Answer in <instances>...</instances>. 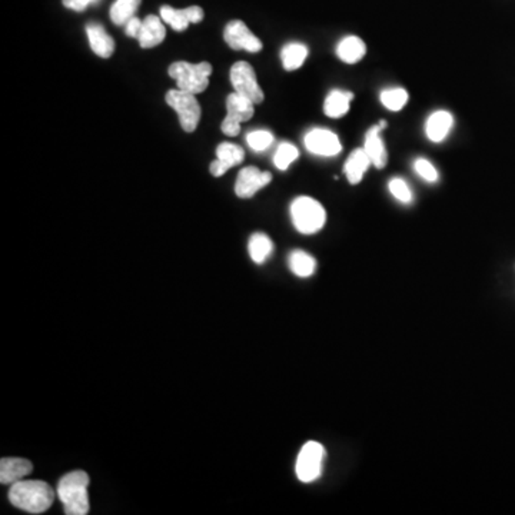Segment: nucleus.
Masks as SVG:
<instances>
[{
	"mask_svg": "<svg viewBox=\"0 0 515 515\" xmlns=\"http://www.w3.org/2000/svg\"><path fill=\"white\" fill-rule=\"evenodd\" d=\"M89 476L85 471L68 472L58 484V497L66 515H86L89 512Z\"/></svg>",
	"mask_w": 515,
	"mask_h": 515,
	"instance_id": "2",
	"label": "nucleus"
},
{
	"mask_svg": "<svg viewBox=\"0 0 515 515\" xmlns=\"http://www.w3.org/2000/svg\"><path fill=\"white\" fill-rule=\"evenodd\" d=\"M288 266H290L292 274L299 276V278H309V276H313L316 271L315 258H314L313 255H309L308 252H305V250H294V252L290 255Z\"/></svg>",
	"mask_w": 515,
	"mask_h": 515,
	"instance_id": "22",
	"label": "nucleus"
},
{
	"mask_svg": "<svg viewBox=\"0 0 515 515\" xmlns=\"http://www.w3.org/2000/svg\"><path fill=\"white\" fill-rule=\"evenodd\" d=\"M248 250H249L250 259L255 264H264L273 254L274 242L266 233H257L250 236Z\"/></svg>",
	"mask_w": 515,
	"mask_h": 515,
	"instance_id": "23",
	"label": "nucleus"
},
{
	"mask_svg": "<svg viewBox=\"0 0 515 515\" xmlns=\"http://www.w3.org/2000/svg\"><path fill=\"white\" fill-rule=\"evenodd\" d=\"M305 148L318 157H335L341 152V141L328 129H313L304 139Z\"/></svg>",
	"mask_w": 515,
	"mask_h": 515,
	"instance_id": "10",
	"label": "nucleus"
},
{
	"mask_svg": "<svg viewBox=\"0 0 515 515\" xmlns=\"http://www.w3.org/2000/svg\"><path fill=\"white\" fill-rule=\"evenodd\" d=\"M352 99H354L352 92L339 91V89L330 92L323 103V112L330 118L344 117L348 113Z\"/></svg>",
	"mask_w": 515,
	"mask_h": 515,
	"instance_id": "21",
	"label": "nucleus"
},
{
	"mask_svg": "<svg viewBox=\"0 0 515 515\" xmlns=\"http://www.w3.org/2000/svg\"><path fill=\"white\" fill-rule=\"evenodd\" d=\"M165 101L175 112L178 113L182 129L188 134L195 131L202 115L200 102L195 94L181 91V89H174V91L168 92Z\"/></svg>",
	"mask_w": 515,
	"mask_h": 515,
	"instance_id": "5",
	"label": "nucleus"
},
{
	"mask_svg": "<svg viewBox=\"0 0 515 515\" xmlns=\"http://www.w3.org/2000/svg\"><path fill=\"white\" fill-rule=\"evenodd\" d=\"M271 181H273L271 172H262L255 167L243 168L236 178L235 193L242 200H248L258 191L266 188Z\"/></svg>",
	"mask_w": 515,
	"mask_h": 515,
	"instance_id": "11",
	"label": "nucleus"
},
{
	"mask_svg": "<svg viewBox=\"0 0 515 515\" xmlns=\"http://www.w3.org/2000/svg\"><path fill=\"white\" fill-rule=\"evenodd\" d=\"M453 125L454 118L450 112L437 110L427 119L425 134L429 136V141L438 143L446 138V135L450 134Z\"/></svg>",
	"mask_w": 515,
	"mask_h": 515,
	"instance_id": "18",
	"label": "nucleus"
},
{
	"mask_svg": "<svg viewBox=\"0 0 515 515\" xmlns=\"http://www.w3.org/2000/svg\"><path fill=\"white\" fill-rule=\"evenodd\" d=\"M87 39L91 44L92 51L101 58L108 59L115 52V40L110 33L106 32L103 26L99 23H89L86 26Z\"/></svg>",
	"mask_w": 515,
	"mask_h": 515,
	"instance_id": "16",
	"label": "nucleus"
},
{
	"mask_svg": "<svg viewBox=\"0 0 515 515\" xmlns=\"http://www.w3.org/2000/svg\"><path fill=\"white\" fill-rule=\"evenodd\" d=\"M290 218L298 233L313 235L320 233L327 222V212L318 200L309 196H298L290 203Z\"/></svg>",
	"mask_w": 515,
	"mask_h": 515,
	"instance_id": "3",
	"label": "nucleus"
},
{
	"mask_svg": "<svg viewBox=\"0 0 515 515\" xmlns=\"http://www.w3.org/2000/svg\"><path fill=\"white\" fill-rule=\"evenodd\" d=\"M169 77L176 80L178 89L191 92V94H202L209 85V77L212 75V65L208 62L192 63L179 62L172 63L169 66Z\"/></svg>",
	"mask_w": 515,
	"mask_h": 515,
	"instance_id": "4",
	"label": "nucleus"
},
{
	"mask_svg": "<svg viewBox=\"0 0 515 515\" xmlns=\"http://www.w3.org/2000/svg\"><path fill=\"white\" fill-rule=\"evenodd\" d=\"M33 465L25 458H2L0 461V483L12 486L25 479L32 472Z\"/></svg>",
	"mask_w": 515,
	"mask_h": 515,
	"instance_id": "15",
	"label": "nucleus"
},
{
	"mask_svg": "<svg viewBox=\"0 0 515 515\" xmlns=\"http://www.w3.org/2000/svg\"><path fill=\"white\" fill-rule=\"evenodd\" d=\"M255 103L238 92L226 98V118L222 122L221 129L226 136H236L241 132V124L248 122L254 117Z\"/></svg>",
	"mask_w": 515,
	"mask_h": 515,
	"instance_id": "7",
	"label": "nucleus"
},
{
	"mask_svg": "<svg viewBox=\"0 0 515 515\" xmlns=\"http://www.w3.org/2000/svg\"><path fill=\"white\" fill-rule=\"evenodd\" d=\"M142 23H143V20L136 18V16L132 18L131 20L125 25V32H127V37L138 39L139 33H141L142 29Z\"/></svg>",
	"mask_w": 515,
	"mask_h": 515,
	"instance_id": "32",
	"label": "nucleus"
},
{
	"mask_svg": "<svg viewBox=\"0 0 515 515\" xmlns=\"http://www.w3.org/2000/svg\"><path fill=\"white\" fill-rule=\"evenodd\" d=\"M99 0H62L63 6L75 12H84Z\"/></svg>",
	"mask_w": 515,
	"mask_h": 515,
	"instance_id": "31",
	"label": "nucleus"
},
{
	"mask_svg": "<svg viewBox=\"0 0 515 515\" xmlns=\"http://www.w3.org/2000/svg\"><path fill=\"white\" fill-rule=\"evenodd\" d=\"M367 53V45L358 37H347L338 44L337 55L342 62L356 63Z\"/></svg>",
	"mask_w": 515,
	"mask_h": 515,
	"instance_id": "20",
	"label": "nucleus"
},
{
	"mask_svg": "<svg viewBox=\"0 0 515 515\" xmlns=\"http://www.w3.org/2000/svg\"><path fill=\"white\" fill-rule=\"evenodd\" d=\"M165 37H167V29L162 20L155 15L146 16L138 37L141 47L151 49V47L158 46L164 42Z\"/></svg>",
	"mask_w": 515,
	"mask_h": 515,
	"instance_id": "17",
	"label": "nucleus"
},
{
	"mask_svg": "<svg viewBox=\"0 0 515 515\" xmlns=\"http://www.w3.org/2000/svg\"><path fill=\"white\" fill-rule=\"evenodd\" d=\"M308 56V47L302 44H288L281 52L283 68L287 70H297L304 65Z\"/></svg>",
	"mask_w": 515,
	"mask_h": 515,
	"instance_id": "24",
	"label": "nucleus"
},
{
	"mask_svg": "<svg viewBox=\"0 0 515 515\" xmlns=\"http://www.w3.org/2000/svg\"><path fill=\"white\" fill-rule=\"evenodd\" d=\"M160 19L176 32L188 29L189 23H200L203 19V9L191 6L186 9H174L171 6L160 8Z\"/></svg>",
	"mask_w": 515,
	"mask_h": 515,
	"instance_id": "12",
	"label": "nucleus"
},
{
	"mask_svg": "<svg viewBox=\"0 0 515 515\" xmlns=\"http://www.w3.org/2000/svg\"><path fill=\"white\" fill-rule=\"evenodd\" d=\"M408 99H410V94L403 87H394V89L381 92L382 105L391 112H398V110H403Z\"/></svg>",
	"mask_w": 515,
	"mask_h": 515,
	"instance_id": "26",
	"label": "nucleus"
},
{
	"mask_svg": "<svg viewBox=\"0 0 515 515\" xmlns=\"http://www.w3.org/2000/svg\"><path fill=\"white\" fill-rule=\"evenodd\" d=\"M248 145L250 149H254L257 152L266 151L269 146L273 145L274 135L268 131H254L248 134Z\"/></svg>",
	"mask_w": 515,
	"mask_h": 515,
	"instance_id": "28",
	"label": "nucleus"
},
{
	"mask_svg": "<svg viewBox=\"0 0 515 515\" xmlns=\"http://www.w3.org/2000/svg\"><path fill=\"white\" fill-rule=\"evenodd\" d=\"M231 84L238 94L245 98L250 99L255 105H259L264 102V92L258 84L257 75L252 66L248 62H236L231 68Z\"/></svg>",
	"mask_w": 515,
	"mask_h": 515,
	"instance_id": "8",
	"label": "nucleus"
},
{
	"mask_svg": "<svg viewBox=\"0 0 515 515\" xmlns=\"http://www.w3.org/2000/svg\"><path fill=\"white\" fill-rule=\"evenodd\" d=\"M299 157V151L297 146L288 142H283L276 149L275 157H274V164L280 169V171H287L290 165Z\"/></svg>",
	"mask_w": 515,
	"mask_h": 515,
	"instance_id": "27",
	"label": "nucleus"
},
{
	"mask_svg": "<svg viewBox=\"0 0 515 515\" xmlns=\"http://www.w3.org/2000/svg\"><path fill=\"white\" fill-rule=\"evenodd\" d=\"M53 488L39 479H20L18 483L12 484L9 490L12 505L29 514L46 512L53 504Z\"/></svg>",
	"mask_w": 515,
	"mask_h": 515,
	"instance_id": "1",
	"label": "nucleus"
},
{
	"mask_svg": "<svg viewBox=\"0 0 515 515\" xmlns=\"http://www.w3.org/2000/svg\"><path fill=\"white\" fill-rule=\"evenodd\" d=\"M224 39L233 51H247L258 53L262 51V42L250 32L242 20H233L224 30Z\"/></svg>",
	"mask_w": 515,
	"mask_h": 515,
	"instance_id": "9",
	"label": "nucleus"
},
{
	"mask_svg": "<svg viewBox=\"0 0 515 515\" xmlns=\"http://www.w3.org/2000/svg\"><path fill=\"white\" fill-rule=\"evenodd\" d=\"M414 168L415 172H417L424 181L431 182V184L438 181V172H437L436 167H434L431 162H429V160L420 158V159L415 160Z\"/></svg>",
	"mask_w": 515,
	"mask_h": 515,
	"instance_id": "30",
	"label": "nucleus"
},
{
	"mask_svg": "<svg viewBox=\"0 0 515 515\" xmlns=\"http://www.w3.org/2000/svg\"><path fill=\"white\" fill-rule=\"evenodd\" d=\"M371 165H372V162H371L370 157L365 152V149L358 148L354 152H351L344 165V172L349 184L356 185V184L363 181L364 175L368 171V168Z\"/></svg>",
	"mask_w": 515,
	"mask_h": 515,
	"instance_id": "19",
	"label": "nucleus"
},
{
	"mask_svg": "<svg viewBox=\"0 0 515 515\" xmlns=\"http://www.w3.org/2000/svg\"><path fill=\"white\" fill-rule=\"evenodd\" d=\"M142 0H117L110 8V19L118 26L127 25L138 11Z\"/></svg>",
	"mask_w": 515,
	"mask_h": 515,
	"instance_id": "25",
	"label": "nucleus"
},
{
	"mask_svg": "<svg viewBox=\"0 0 515 515\" xmlns=\"http://www.w3.org/2000/svg\"><path fill=\"white\" fill-rule=\"evenodd\" d=\"M323 460H325V448L323 444L316 441H309L302 446L298 454L295 472L301 483H314L323 474Z\"/></svg>",
	"mask_w": 515,
	"mask_h": 515,
	"instance_id": "6",
	"label": "nucleus"
},
{
	"mask_svg": "<svg viewBox=\"0 0 515 515\" xmlns=\"http://www.w3.org/2000/svg\"><path fill=\"white\" fill-rule=\"evenodd\" d=\"M387 122L381 120L380 125L377 127H371L370 131L365 135V152H367L368 157H370L371 162L374 165L377 169H382V168L387 167V162H388V153H387V149H385L384 142H382L381 136H380V132L387 127Z\"/></svg>",
	"mask_w": 515,
	"mask_h": 515,
	"instance_id": "14",
	"label": "nucleus"
},
{
	"mask_svg": "<svg viewBox=\"0 0 515 515\" xmlns=\"http://www.w3.org/2000/svg\"><path fill=\"white\" fill-rule=\"evenodd\" d=\"M389 192L396 198V200L403 203L413 202V192H411L410 186L404 179L394 178L388 184Z\"/></svg>",
	"mask_w": 515,
	"mask_h": 515,
	"instance_id": "29",
	"label": "nucleus"
},
{
	"mask_svg": "<svg viewBox=\"0 0 515 515\" xmlns=\"http://www.w3.org/2000/svg\"><path fill=\"white\" fill-rule=\"evenodd\" d=\"M243 158H245V152L241 146L225 142L217 149V160L212 162L209 171L214 176L219 178L222 175H225L231 168L240 165Z\"/></svg>",
	"mask_w": 515,
	"mask_h": 515,
	"instance_id": "13",
	"label": "nucleus"
}]
</instances>
